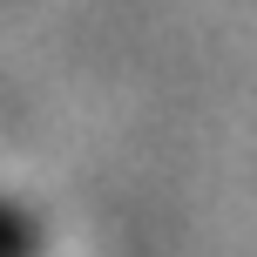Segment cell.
Segmentation results:
<instances>
[{"label": "cell", "mask_w": 257, "mask_h": 257, "mask_svg": "<svg viewBox=\"0 0 257 257\" xmlns=\"http://www.w3.org/2000/svg\"><path fill=\"white\" fill-rule=\"evenodd\" d=\"M0 257H41V230L27 210H14L7 196H0Z\"/></svg>", "instance_id": "1"}]
</instances>
